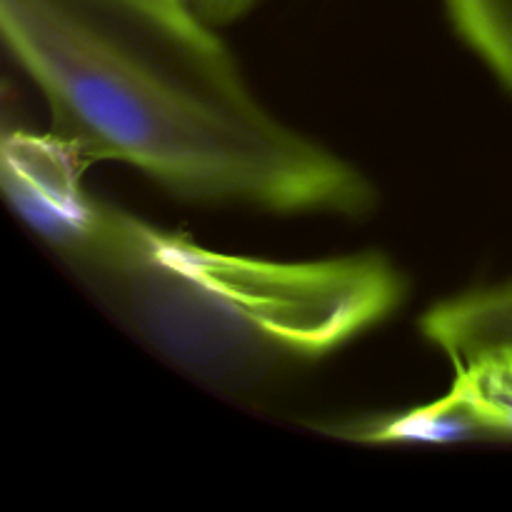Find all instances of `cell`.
<instances>
[{"label": "cell", "instance_id": "obj_1", "mask_svg": "<svg viewBox=\"0 0 512 512\" xmlns=\"http://www.w3.org/2000/svg\"><path fill=\"white\" fill-rule=\"evenodd\" d=\"M3 38L83 158L170 193L270 213L360 215L355 165L275 118L183 0H0Z\"/></svg>", "mask_w": 512, "mask_h": 512}, {"label": "cell", "instance_id": "obj_2", "mask_svg": "<svg viewBox=\"0 0 512 512\" xmlns=\"http://www.w3.org/2000/svg\"><path fill=\"white\" fill-rule=\"evenodd\" d=\"M70 255L155 348L218 383L323 358L405 298L403 275L380 255L293 263L223 253L103 203Z\"/></svg>", "mask_w": 512, "mask_h": 512}, {"label": "cell", "instance_id": "obj_3", "mask_svg": "<svg viewBox=\"0 0 512 512\" xmlns=\"http://www.w3.org/2000/svg\"><path fill=\"white\" fill-rule=\"evenodd\" d=\"M455 365L448 395L425 408L353 430L360 440L512 438V350H485Z\"/></svg>", "mask_w": 512, "mask_h": 512}, {"label": "cell", "instance_id": "obj_4", "mask_svg": "<svg viewBox=\"0 0 512 512\" xmlns=\"http://www.w3.org/2000/svg\"><path fill=\"white\" fill-rule=\"evenodd\" d=\"M73 155L83 153L65 138L48 143L28 135L10 138L3 153L5 185L18 210L65 253L83 243L100 205L80 190L78 173L70 165Z\"/></svg>", "mask_w": 512, "mask_h": 512}, {"label": "cell", "instance_id": "obj_5", "mask_svg": "<svg viewBox=\"0 0 512 512\" xmlns=\"http://www.w3.org/2000/svg\"><path fill=\"white\" fill-rule=\"evenodd\" d=\"M420 330L453 363L512 350V280L443 300L423 315Z\"/></svg>", "mask_w": 512, "mask_h": 512}, {"label": "cell", "instance_id": "obj_6", "mask_svg": "<svg viewBox=\"0 0 512 512\" xmlns=\"http://www.w3.org/2000/svg\"><path fill=\"white\" fill-rule=\"evenodd\" d=\"M465 43L512 93V0H443Z\"/></svg>", "mask_w": 512, "mask_h": 512}, {"label": "cell", "instance_id": "obj_7", "mask_svg": "<svg viewBox=\"0 0 512 512\" xmlns=\"http://www.w3.org/2000/svg\"><path fill=\"white\" fill-rule=\"evenodd\" d=\"M185 3L198 18H203L213 28H220V25L243 18L258 0H185Z\"/></svg>", "mask_w": 512, "mask_h": 512}, {"label": "cell", "instance_id": "obj_8", "mask_svg": "<svg viewBox=\"0 0 512 512\" xmlns=\"http://www.w3.org/2000/svg\"><path fill=\"white\" fill-rule=\"evenodd\" d=\"M183 3H185V0H183Z\"/></svg>", "mask_w": 512, "mask_h": 512}]
</instances>
